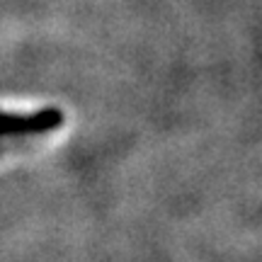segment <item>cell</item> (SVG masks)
Returning <instances> with one entry per match:
<instances>
[{
  "instance_id": "obj_1",
  "label": "cell",
  "mask_w": 262,
  "mask_h": 262,
  "mask_svg": "<svg viewBox=\"0 0 262 262\" xmlns=\"http://www.w3.org/2000/svg\"><path fill=\"white\" fill-rule=\"evenodd\" d=\"M63 124V112L58 107H41L32 114L0 112V139L5 136H37L49 134Z\"/></svg>"
},
{
  "instance_id": "obj_2",
  "label": "cell",
  "mask_w": 262,
  "mask_h": 262,
  "mask_svg": "<svg viewBox=\"0 0 262 262\" xmlns=\"http://www.w3.org/2000/svg\"><path fill=\"white\" fill-rule=\"evenodd\" d=\"M5 148H8V146H5V143H0V153H3V150H5Z\"/></svg>"
}]
</instances>
